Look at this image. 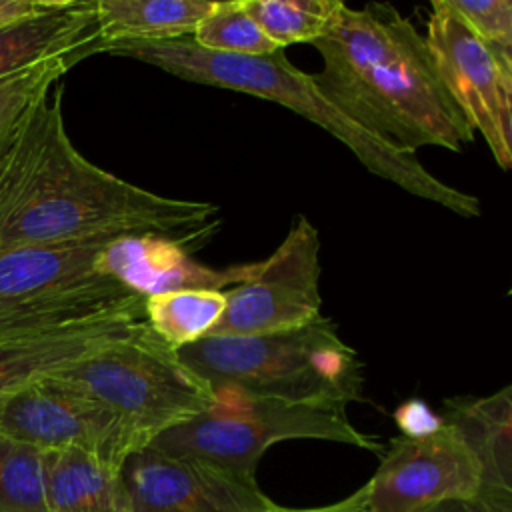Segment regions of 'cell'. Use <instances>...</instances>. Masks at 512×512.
I'll list each match as a JSON object with an SVG mask.
<instances>
[{"label":"cell","mask_w":512,"mask_h":512,"mask_svg":"<svg viewBox=\"0 0 512 512\" xmlns=\"http://www.w3.org/2000/svg\"><path fill=\"white\" fill-rule=\"evenodd\" d=\"M220 206L140 188L96 166L72 144L62 86L40 96L0 140V250L160 234L206 244Z\"/></svg>","instance_id":"cell-1"},{"label":"cell","mask_w":512,"mask_h":512,"mask_svg":"<svg viewBox=\"0 0 512 512\" xmlns=\"http://www.w3.org/2000/svg\"><path fill=\"white\" fill-rule=\"evenodd\" d=\"M324 96L352 122L402 154L438 146L462 152L474 130L446 92L424 34L388 6L336 8L312 42Z\"/></svg>","instance_id":"cell-2"},{"label":"cell","mask_w":512,"mask_h":512,"mask_svg":"<svg viewBox=\"0 0 512 512\" xmlns=\"http://www.w3.org/2000/svg\"><path fill=\"white\" fill-rule=\"evenodd\" d=\"M106 52L160 68L186 82L234 90L286 106L342 142L374 176L462 218H476L482 212L476 196L448 186L428 172L416 156L398 152L352 122L324 96L312 74L298 70L282 48L268 56H232L204 50L192 38H180L116 44Z\"/></svg>","instance_id":"cell-3"},{"label":"cell","mask_w":512,"mask_h":512,"mask_svg":"<svg viewBox=\"0 0 512 512\" xmlns=\"http://www.w3.org/2000/svg\"><path fill=\"white\" fill-rule=\"evenodd\" d=\"M178 356L214 394L338 408L362 400L364 364L326 316L284 332L206 336Z\"/></svg>","instance_id":"cell-4"},{"label":"cell","mask_w":512,"mask_h":512,"mask_svg":"<svg viewBox=\"0 0 512 512\" xmlns=\"http://www.w3.org/2000/svg\"><path fill=\"white\" fill-rule=\"evenodd\" d=\"M46 376L114 412L146 446L216 404L210 384L144 318L98 352Z\"/></svg>","instance_id":"cell-5"},{"label":"cell","mask_w":512,"mask_h":512,"mask_svg":"<svg viewBox=\"0 0 512 512\" xmlns=\"http://www.w3.org/2000/svg\"><path fill=\"white\" fill-rule=\"evenodd\" d=\"M110 240L0 250V340L142 306V296L100 266Z\"/></svg>","instance_id":"cell-6"},{"label":"cell","mask_w":512,"mask_h":512,"mask_svg":"<svg viewBox=\"0 0 512 512\" xmlns=\"http://www.w3.org/2000/svg\"><path fill=\"white\" fill-rule=\"evenodd\" d=\"M216 404L160 436L148 446L198 458L236 476L256 480L262 454L282 440H328L370 452H384L372 436L360 432L346 408L290 404L240 394H214Z\"/></svg>","instance_id":"cell-7"},{"label":"cell","mask_w":512,"mask_h":512,"mask_svg":"<svg viewBox=\"0 0 512 512\" xmlns=\"http://www.w3.org/2000/svg\"><path fill=\"white\" fill-rule=\"evenodd\" d=\"M320 234L298 214L280 246L254 274L226 290V308L210 336H254L300 328L322 316Z\"/></svg>","instance_id":"cell-8"},{"label":"cell","mask_w":512,"mask_h":512,"mask_svg":"<svg viewBox=\"0 0 512 512\" xmlns=\"http://www.w3.org/2000/svg\"><path fill=\"white\" fill-rule=\"evenodd\" d=\"M426 44L436 72L496 164L512 168V60L484 44L448 6L434 0Z\"/></svg>","instance_id":"cell-9"},{"label":"cell","mask_w":512,"mask_h":512,"mask_svg":"<svg viewBox=\"0 0 512 512\" xmlns=\"http://www.w3.org/2000/svg\"><path fill=\"white\" fill-rule=\"evenodd\" d=\"M0 432L42 452L80 448L116 466L146 448L114 412L50 376L0 394Z\"/></svg>","instance_id":"cell-10"},{"label":"cell","mask_w":512,"mask_h":512,"mask_svg":"<svg viewBox=\"0 0 512 512\" xmlns=\"http://www.w3.org/2000/svg\"><path fill=\"white\" fill-rule=\"evenodd\" d=\"M370 512H420L444 500L480 494V466L446 422L420 438L396 436L366 482Z\"/></svg>","instance_id":"cell-11"},{"label":"cell","mask_w":512,"mask_h":512,"mask_svg":"<svg viewBox=\"0 0 512 512\" xmlns=\"http://www.w3.org/2000/svg\"><path fill=\"white\" fill-rule=\"evenodd\" d=\"M122 480L128 512H266L276 504L256 480L152 446L124 460Z\"/></svg>","instance_id":"cell-12"},{"label":"cell","mask_w":512,"mask_h":512,"mask_svg":"<svg viewBox=\"0 0 512 512\" xmlns=\"http://www.w3.org/2000/svg\"><path fill=\"white\" fill-rule=\"evenodd\" d=\"M258 262L208 268L190 256L182 242L160 234H124L112 238L100 258L102 270L134 294L146 298L170 290H228L246 282Z\"/></svg>","instance_id":"cell-13"},{"label":"cell","mask_w":512,"mask_h":512,"mask_svg":"<svg viewBox=\"0 0 512 512\" xmlns=\"http://www.w3.org/2000/svg\"><path fill=\"white\" fill-rule=\"evenodd\" d=\"M142 318L144 304L96 320L0 340V394L98 352Z\"/></svg>","instance_id":"cell-14"},{"label":"cell","mask_w":512,"mask_h":512,"mask_svg":"<svg viewBox=\"0 0 512 512\" xmlns=\"http://www.w3.org/2000/svg\"><path fill=\"white\" fill-rule=\"evenodd\" d=\"M96 52L94 0H62L50 12L0 28V80L44 62Z\"/></svg>","instance_id":"cell-15"},{"label":"cell","mask_w":512,"mask_h":512,"mask_svg":"<svg viewBox=\"0 0 512 512\" xmlns=\"http://www.w3.org/2000/svg\"><path fill=\"white\" fill-rule=\"evenodd\" d=\"M442 422L450 424L480 466V494L512 504V386L488 396L444 400Z\"/></svg>","instance_id":"cell-16"},{"label":"cell","mask_w":512,"mask_h":512,"mask_svg":"<svg viewBox=\"0 0 512 512\" xmlns=\"http://www.w3.org/2000/svg\"><path fill=\"white\" fill-rule=\"evenodd\" d=\"M48 512H128L122 466L80 448L44 452Z\"/></svg>","instance_id":"cell-17"},{"label":"cell","mask_w":512,"mask_h":512,"mask_svg":"<svg viewBox=\"0 0 512 512\" xmlns=\"http://www.w3.org/2000/svg\"><path fill=\"white\" fill-rule=\"evenodd\" d=\"M218 0H94L100 52L128 42L192 38Z\"/></svg>","instance_id":"cell-18"},{"label":"cell","mask_w":512,"mask_h":512,"mask_svg":"<svg viewBox=\"0 0 512 512\" xmlns=\"http://www.w3.org/2000/svg\"><path fill=\"white\" fill-rule=\"evenodd\" d=\"M224 308L226 290H170L144 298V322L180 350L210 336Z\"/></svg>","instance_id":"cell-19"},{"label":"cell","mask_w":512,"mask_h":512,"mask_svg":"<svg viewBox=\"0 0 512 512\" xmlns=\"http://www.w3.org/2000/svg\"><path fill=\"white\" fill-rule=\"evenodd\" d=\"M342 0H242L248 16L276 48L318 40Z\"/></svg>","instance_id":"cell-20"},{"label":"cell","mask_w":512,"mask_h":512,"mask_svg":"<svg viewBox=\"0 0 512 512\" xmlns=\"http://www.w3.org/2000/svg\"><path fill=\"white\" fill-rule=\"evenodd\" d=\"M0 512H48L44 452L0 432Z\"/></svg>","instance_id":"cell-21"},{"label":"cell","mask_w":512,"mask_h":512,"mask_svg":"<svg viewBox=\"0 0 512 512\" xmlns=\"http://www.w3.org/2000/svg\"><path fill=\"white\" fill-rule=\"evenodd\" d=\"M192 42L204 50L232 56H268L278 50L248 16L242 0H218L214 10L198 22Z\"/></svg>","instance_id":"cell-22"},{"label":"cell","mask_w":512,"mask_h":512,"mask_svg":"<svg viewBox=\"0 0 512 512\" xmlns=\"http://www.w3.org/2000/svg\"><path fill=\"white\" fill-rule=\"evenodd\" d=\"M80 56L58 58L44 62L0 80V140L16 126L28 108L44 94H48L58 80L78 64Z\"/></svg>","instance_id":"cell-23"},{"label":"cell","mask_w":512,"mask_h":512,"mask_svg":"<svg viewBox=\"0 0 512 512\" xmlns=\"http://www.w3.org/2000/svg\"><path fill=\"white\" fill-rule=\"evenodd\" d=\"M446 6L494 52L512 60L510 0H444Z\"/></svg>","instance_id":"cell-24"},{"label":"cell","mask_w":512,"mask_h":512,"mask_svg":"<svg viewBox=\"0 0 512 512\" xmlns=\"http://www.w3.org/2000/svg\"><path fill=\"white\" fill-rule=\"evenodd\" d=\"M394 420L402 436H408V438H420V436L432 434L442 426L440 414H434L422 400H410L402 404L394 412Z\"/></svg>","instance_id":"cell-25"},{"label":"cell","mask_w":512,"mask_h":512,"mask_svg":"<svg viewBox=\"0 0 512 512\" xmlns=\"http://www.w3.org/2000/svg\"><path fill=\"white\" fill-rule=\"evenodd\" d=\"M60 2L62 0H0V28L50 12Z\"/></svg>","instance_id":"cell-26"},{"label":"cell","mask_w":512,"mask_h":512,"mask_svg":"<svg viewBox=\"0 0 512 512\" xmlns=\"http://www.w3.org/2000/svg\"><path fill=\"white\" fill-rule=\"evenodd\" d=\"M420 512H512L510 502H498L486 498L482 494L474 498H458V500H444L440 504L428 506Z\"/></svg>","instance_id":"cell-27"},{"label":"cell","mask_w":512,"mask_h":512,"mask_svg":"<svg viewBox=\"0 0 512 512\" xmlns=\"http://www.w3.org/2000/svg\"><path fill=\"white\" fill-rule=\"evenodd\" d=\"M266 512H370L368 486L362 484L352 494H348L346 498L332 502V504H322V506H312V508H286V506L274 504Z\"/></svg>","instance_id":"cell-28"}]
</instances>
